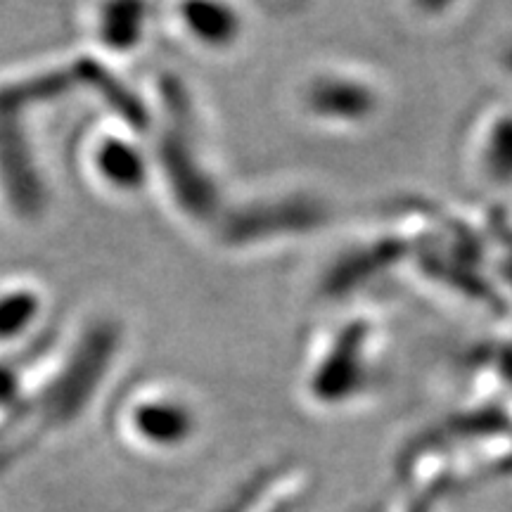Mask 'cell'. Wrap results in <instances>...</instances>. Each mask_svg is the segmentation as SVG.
Here are the masks:
<instances>
[{"mask_svg":"<svg viewBox=\"0 0 512 512\" xmlns=\"http://www.w3.org/2000/svg\"><path fill=\"white\" fill-rule=\"evenodd\" d=\"M302 105L313 119L325 124H363L380 110V95L354 72L328 69L313 74L302 88Z\"/></svg>","mask_w":512,"mask_h":512,"instance_id":"obj_1","label":"cell"},{"mask_svg":"<svg viewBox=\"0 0 512 512\" xmlns=\"http://www.w3.org/2000/svg\"><path fill=\"white\" fill-rule=\"evenodd\" d=\"M136 437L155 448H181L195 437L197 415L181 396H147L131 411Z\"/></svg>","mask_w":512,"mask_h":512,"instance_id":"obj_2","label":"cell"},{"mask_svg":"<svg viewBox=\"0 0 512 512\" xmlns=\"http://www.w3.org/2000/svg\"><path fill=\"white\" fill-rule=\"evenodd\" d=\"M472 138V166L489 185L512 183V112L498 110L477 124ZM472 133V136H475Z\"/></svg>","mask_w":512,"mask_h":512,"instance_id":"obj_3","label":"cell"},{"mask_svg":"<svg viewBox=\"0 0 512 512\" xmlns=\"http://www.w3.org/2000/svg\"><path fill=\"white\" fill-rule=\"evenodd\" d=\"M183 29L197 46L216 50L235 48L245 34V19L230 5H185Z\"/></svg>","mask_w":512,"mask_h":512,"instance_id":"obj_4","label":"cell"},{"mask_svg":"<svg viewBox=\"0 0 512 512\" xmlns=\"http://www.w3.org/2000/svg\"><path fill=\"white\" fill-rule=\"evenodd\" d=\"M98 169L107 183L126 192H136L147 181L145 157L136 145H128L124 140H110L100 147Z\"/></svg>","mask_w":512,"mask_h":512,"instance_id":"obj_5","label":"cell"},{"mask_svg":"<svg viewBox=\"0 0 512 512\" xmlns=\"http://www.w3.org/2000/svg\"><path fill=\"white\" fill-rule=\"evenodd\" d=\"M38 311L36 299L27 292L8 294L0 299V339L22 335Z\"/></svg>","mask_w":512,"mask_h":512,"instance_id":"obj_6","label":"cell"}]
</instances>
